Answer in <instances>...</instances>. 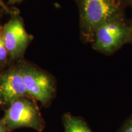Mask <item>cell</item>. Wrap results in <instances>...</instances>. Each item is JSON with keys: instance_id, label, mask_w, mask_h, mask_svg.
<instances>
[{"instance_id": "6da1fadb", "label": "cell", "mask_w": 132, "mask_h": 132, "mask_svg": "<svg viewBox=\"0 0 132 132\" xmlns=\"http://www.w3.org/2000/svg\"><path fill=\"white\" fill-rule=\"evenodd\" d=\"M3 119L7 131L23 127L32 128L37 132H42L44 130L39 109L25 98L18 99L9 105Z\"/></svg>"}, {"instance_id": "7a4b0ae2", "label": "cell", "mask_w": 132, "mask_h": 132, "mask_svg": "<svg viewBox=\"0 0 132 132\" xmlns=\"http://www.w3.org/2000/svg\"><path fill=\"white\" fill-rule=\"evenodd\" d=\"M131 39V29L114 18L95 30L92 38L93 48L103 53H112Z\"/></svg>"}, {"instance_id": "3957f363", "label": "cell", "mask_w": 132, "mask_h": 132, "mask_svg": "<svg viewBox=\"0 0 132 132\" xmlns=\"http://www.w3.org/2000/svg\"><path fill=\"white\" fill-rule=\"evenodd\" d=\"M118 7L113 0H82L81 23L85 34L92 40L96 29L116 18Z\"/></svg>"}, {"instance_id": "277c9868", "label": "cell", "mask_w": 132, "mask_h": 132, "mask_svg": "<svg viewBox=\"0 0 132 132\" xmlns=\"http://www.w3.org/2000/svg\"><path fill=\"white\" fill-rule=\"evenodd\" d=\"M21 72L29 96L44 105L48 104L55 92L52 78L44 72L32 68L23 69Z\"/></svg>"}, {"instance_id": "5b68a950", "label": "cell", "mask_w": 132, "mask_h": 132, "mask_svg": "<svg viewBox=\"0 0 132 132\" xmlns=\"http://www.w3.org/2000/svg\"><path fill=\"white\" fill-rule=\"evenodd\" d=\"M2 35L7 53L13 58L23 53L31 40L30 36L19 18H13L5 24Z\"/></svg>"}, {"instance_id": "8992f818", "label": "cell", "mask_w": 132, "mask_h": 132, "mask_svg": "<svg viewBox=\"0 0 132 132\" xmlns=\"http://www.w3.org/2000/svg\"><path fill=\"white\" fill-rule=\"evenodd\" d=\"M29 96L21 70H13L0 78V104L11 105L18 99Z\"/></svg>"}, {"instance_id": "52a82bcc", "label": "cell", "mask_w": 132, "mask_h": 132, "mask_svg": "<svg viewBox=\"0 0 132 132\" xmlns=\"http://www.w3.org/2000/svg\"><path fill=\"white\" fill-rule=\"evenodd\" d=\"M62 123L64 132H93L83 119L70 113L63 116Z\"/></svg>"}, {"instance_id": "ba28073f", "label": "cell", "mask_w": 132, "mask_h": 132, "mask_svg": "<svg viewBox=\"0 0 132 132\" xmlns=\"http://www.w3.org/2000/svg\"><path fill=\"white\" fill-rule=\"evenodd\" d=\"M7 51L2 35V29H0V62L4 61L7 58Z\"/></svg>"}, {"instance_id": "9c48e42d", "label": "cell", "mask_w": 132, "mask_h": 132, "mask_svg": "<svg viewBox=\"0 0 132 132\" xmlns=\"http://www.w3.org/2000/svg\"><path fill=\"white\" fill-rule=\"evenodd\" d=\"M118 132H132V116L125 120Z\"/></svg>"}, {"instance_id": "30bf717a", "label": "cell", "mask_w": 132, "mask_h": 132, "mask_svg": "<svg viewBox=\"0 0 132 132\" xmlns=\"http://www.w3.org/2000/svg\"><path fill=\"white\" fill-rule=\"evenodd\" d=\"M7 130L6 128V125L3 119H0V132H7Z\"/></svg>"}, {"instance_id": "8fae6325", "label": "cell", "mask_w": 132, "mask_h": 132, "mask_svg": "<svg viewBox=\"0 0 132 132\" xmlns=\"http://www.w3.org/2000/svg\"><path fill=\"white\" fill-rule=\"evenodd\" d=\"M8 1H9V3H11V4H15L16 3L20 2L22 0H8Z\"/></svg>"}, {"instance_id": "7c38bea8", "label": "cell", "mask_w": 132, "mask_h": 132, "mask_svg": "<svg viewBox=\"0 0 132 132\" xmlns=\"http://www.w3.org/2000/svg\"><path fill=\"white\" fill-rule=\"evenodd\" d=\"M0 6H3V7L6 8V6H5V5H4V4H3V1H1V0H0Z\"/></svg>"}, {"instance_id": "4fadbf2b", "label": "cell", "mask_w": 132, "mask_h": 132, "mask_svg": "<svg viewBox=\"0 0 132 132\" xmlns=\"http://www.w3.org/2000/svg\"><path fill=\"white\" fill-rule=\"evenodd\" d=\"M131 38H132V29H131Z\"/></svg>"}]
</instances>
